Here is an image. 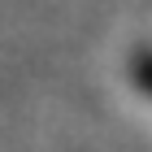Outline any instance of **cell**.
Here are the masks:
<instances>
[{
  "instance_id": "cell-1",
  "label": "cell",
  "mask_w": 152,
  "mask_h": 152,
  "mask_svg": "<svg viewBox=\"0 0 152 152\" xmlns=\"http://www.w3.org/2000/svg\"><path fill=\"white\" fill-rule=\"evenodd\" d=\"M135 83L152 96V52H148V48H143V52H135Z\"/></svg>"
}]
</instances>
